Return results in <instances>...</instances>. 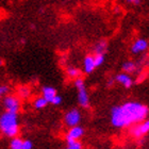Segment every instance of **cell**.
<instances>
[{"mask_svg": "<svg viewBox=\"0 0 149 149\" xmlns=\"http://www.w3.org/2000/svg\"><path fill=\"white\" fill-rule=\"evenodd\" d=\"M148 107L137 101H128L111 109V124L115 128H129L148 116Z\"/></svg>", "mask_w": 149, "mask_h": 149, "instance_id": "cell-1", "label": "cell"}, {"mask_svg": "<svg viewBox=\"0 0 149 149\" xmlns=\"http://www.w3.org/2000/svg\"><path fill=\"white\" fill-rule=\"evenodd\" d=\"M77 91H78L77 98L80 107L83 108V109L90 108V96H88V93H87L86 91V87L82 86L80 88H77Z\"/></svg>", "mask_w": 149, "mask_h": 149, "instance_id": "cell-7", "label": "cell"}, {"mask_svg": "<svg viewBox=\"0 0 149 149\" xmlns=\"http://www.w3.org/2000/svg\"><path fill=\"white\" fill-rule=\"evenodd\" d=\"M9 86L8 85H0V98L3 97L8 92H9Z\"/></svg>", "mask_w": 149, "mask_h": 149, "instance_id": "cell-22", "label": "cell"}, {"mask_svg": "<svg viewBox=\"0 0 149 149\" xmlns=\"http://www.w3.org/2000/svg\"><path fill=\"white\" fill-rule=\"evenodd\" d=\"M96 66H95V62H94V56L90 54L84 58L83 61V69L85 74H92L95 70Z\"/></svg>", "mask_w": 149, "mask_h": 149, "instance_id": "cell-10", "label": "cell"}, {"mask_svg": "<svg viewBox=\"0 0 149 149\" xmlns=\"http://www.w3.org/2000/svg\"><path fill=\"white\" fill-rule=\"evenodd\" d=\"M47 104H48V101H47L44 97H38L36 99L34 100V102H33V106H34L35 109H44V108H46Z\"/></svg>", "mask_w": 149, "mask_h": 149, "instance_id": "cell-15", "label": "cell"}, {"mask_svg": "<svg viewBox=\"0 0 149 149\" xmlns=\"http://www.w3.org/2000/svg\"><path fill=\"white\" fill-rule=\"evenodd\" d=\"M3 63H4V62H3V60H2V59H0V66H2V65H3Z\"/></svg>", "mask_w": 149, "mask_h": 149, "instance_id": "cell-25", "label": "cell"}, {"mask_svg": "<svg viewBox=\"0 0 149 149\" xmlns=\"http://www.w3.org/2000/svg\"><path fill=\"white\" fill-rule=\"evenodd\" d=\"M127 2L129 3V4H131V6H140L141 3H142V0H127Z\"/></svg>", "mask_w": 149, "mask_h": 149, "instance_id": "cell-23", "label": "cell"}, {"mask_svg": "<svg viewBox=\"0 0 149 149\" xmlns=\"http://www.w3.org/2000/svg\"><path fill=\"white\" fill-rule=\"evenodd\" d=\"M104 54H94V62H95V66L99 67L103 64L104 62Z\"/></svg>", "mask_w": 149, "mask_h": 149, "instance_id": "cell-18", "label": "cell"}, {"mask_svg": "<svg viewBox=\"0 0 149 149\" xmlns=\"http://www.w3.org/2000/svg\"><path fill=\"white\" fill-rule=\"evenodd\" d=\"M84 135V129L81 126H74L69 128L68 132L66 134V142L69 141H80V139Z\"/></svg>", "mask_w": 149, "mask_h": 149, "instance_id": "cell-6", "label": "cell"}, {"mask_svg": "<svg viewBox=\"0 0 149 149\" xmlns=\"http://www.w3.org/2000/svg\"><path fill=\"white\" fill-rule=\"evenodd\" d=\"M3 106L6 108V111L13 112V113H17L18 114L19 110H20V100L16 96L9 95V96L4 97Z\"/></svg>", "mask_w": 149, "mask_h": 149, "instance_id": "cell-4", "label": "cell"}, {"mask_svg": "<svg viewBox=\"0 0 149 149\" xmlns=\"http://www.w3.org/2000/svg\"><path fill=\"white\" fill-rule=\"evenodd\" d=\"M108 50V42L104 40H101L97 42L94 45V53L95 54H104Z\"/></svg>", "mask_w": 149, "mask_h": 149, "instance_id": "cell-12", "label": "cell"}, {"mask_svg": "<svg viewBox=\"0 0 149 149\" xmlns=\"http://www.w3.org/2000/svg\"><path fill=\"white\" fill-rule=\"evenodd\" d=\"M64 121H65L66 126H68L69 128L78 126L81 121V112L78 109L69 110L64 116Z\"/></svg>", "mask_w": 149, "mask_h": 149, "instance_id": "cell-5", "label": "cell"}, {"mask_svg": "<svg viewBox=\"0 0 149 149\" xmlns=\"http://www.w3.org/2000/svg\"><path fill=\"white\" fill-rule=\"evenodd\" d=\"M65 149H83V146L80 141H69Z\"/></svg>", "mask_w": 149, "mask_h": 149, "instance_id": "cell-17", "label": "cell"}, {"mask_svg": "<svg viewBox=\"0 0 149 149\" xmlns=\"http://www.w3.org/2000/svg\"><path fill=\"white\" fill-rule=\"evenodd\" d=\"M10 148L11 149H22V140L17 136L12 137L11 143H10Z\"/></svg>", "mask_w": 149, "mask_h": 149, "instance_id": "cell-16", "label": "cell"}, {"mask_svg": "<svg viewBox=\"0 0 149 149\" xmlns=\"http://www.w3.org/2000/svg\"><path fill=\"white\" fill-rule=\"evenodd\" d=\"M0 131L8 137H14L18 134L19 124L17 113L6 111L0 115Z\"/></svg>", "mask_w": 149, "mask_h": 149, "instance_id": "cell-2", "label": "cell"}, {"mask_svg": "<svg viewBox=\"0 0 149 149\" xmlns=\"http://www.w3.org/2000/svg\"><path fill=\"white\" fill-rule=\"evenodd\" d=\"M148 49V40L145 38H137L131 46V51L134 54H140Z\"/></svg>", "mask_w": 149, "mask_h": 149, "instance_id": "cell-8", "label": "cell"}, {"mask_svg": "<svg viewBox=\"0 0 149 149\" xmlns=\"http://www.w3.org/2000/svg\"><path fill=\"white\" fill-rule=\"evenodd\" d=\"M19 96L22 97V98H27V97L30 95V88L27 86H22L18 90Z\"/></svg>", "mask_w": 149, "mask_h": 149, "instance_id": "cell-19", "label": "cell"}, {"mask_svg": "<svg viewBox=\"0 0 149 149\" xmlns=\"http://www.w3.org/2000/svg\"><path fill=\"white\" fill-rule=\"evenodd\" d=\"M66 72H67V76L69 78H72V79H77V78L80 77L81 74L80 69L77 68V67H74V66H69L67 70H66Z\"/></svg>", "mask_w": 149, "mask_h": 149, "instance_id": "cell-14", "label": "cell"}, {"mask_svg": "<svg viewBox=\"0 0 149 149\" xmlns=\"http://www.w3.org/2000/svg\"><path fill=\"white\" fill-rule=\"evenodd\" d=\"M114 79H113V78H110L109 80H108V85H110V86H111L112 84H114Z\"/></svg>", "mask_w": 149, "mask_h": 149, "instance_id": "cell-24", "label": "cell"}, {"mask_svg": "<svg viewBox=\"0 0 149 149\" xmlns=\"http://www.w3.org/2000/svg\"><path fill=\"white\" fill-rule=\"evenodd\" d=\"M33 148V143L30 140H22V149H32Z\"/></svg>", "mask_w": 149, "mask_h": 149, "instance_id": "cell-21", "label": "cell"}, {"mask_svg": "<svg viewBox=\"0 0 149 149\" xmlns=\"http://www.w3.org/2000/svg\"><path fill=\"white\" fill-rule=\"evenodd\" d=\"M137 69V64L132 62V61H128L123 64V70L126 74H134Z\"/></svg>", "mask_w": 149, "mask_h": 149, "instance_id": "cell-13", "label": "cell"}, {"mask_svg": "<svg viewBox=\"0 0 149 149\" xmlns=\"http://www.w3.org/2000/svg\"><path fill=\"white\" fill-rule=\"evenodd\" d=\"M149 131V121L143 120L129 127V134L135 140H143Z\"/></svg>", "mask_w": 149, "mask_h": 149, "instance_id": "cell-3", "label": "cell"}, {"mask_svg": "<svg viewBox=\"0 0 149 149\" xmlns=\"http://www.w3.org/2000/svg\"><path fill=\"white\" fill-rule=\"evenodd\" d=\"M49 103H51V104H53V106H60V104L62 103V97L59 96V95L56 94V96L51 99V101H50Z\"/></svg>", "mask_w": 149, "mask_h": 149, "instance_id": "cell-20", "label": "cell"}, {"mask_svg": "<svg viewBox=\"0 0 149 149\" xmlns=\"http://www.w3.org/2000/svg\"><path fill=\"white\" fill-rule=\"evenodd\" d=\"M114 80L116 81L117 83L121 84V85L124 87H126V88L132 87V85H133V83H134L132 77L129 76V74H126V72H121V74H116V77H115Z\"/></svg>", "mask_w": 149, "mask_h": 149, "instance_id": "cell-9", "label": "cell"}, {"mask_svg": "<svg viewBox=\"0 0 149 149\" xmlns=\"http://www.w3.org/2000/svg\"><path fill=\"white\" fill-rule=\"evenodd\" d=\"M56 95V91L54 87L43 86V88H42V97H44V98L48 101V103L51 101V99H52Z\"/></svg>", "mask_w": 149, "mask_h": 149, "instance_id": "cell-11", "label": "cell"}]
</instances>
